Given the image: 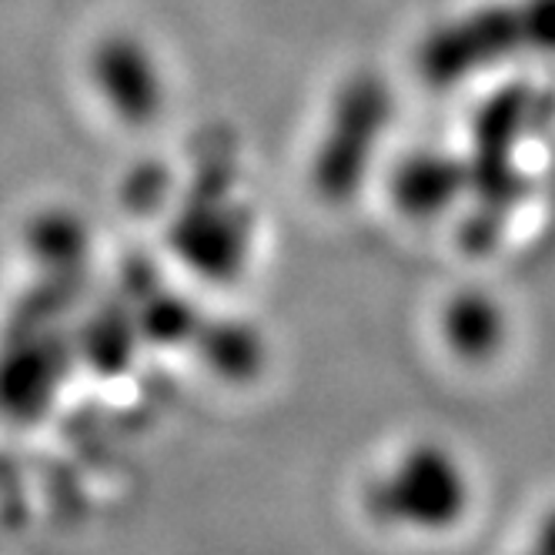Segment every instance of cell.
Instances as JSON below:
<instances>
[{
    "label": "cell",
    "instance_id": "obj_1",
    "mask_svg": "<svg viewBox=\"0 0 555 555\" xmlns=\"http://www.w3.org/2000/svg\"><path fill=\"white\" fill-rule=\"evenodd\" d=\"M369 508L385 526L442 535L455 529L472 508L468 468L442 442H412L372 482Z\"/></svg>",
    "mask_w": 555,
    "mask_h": 555
},
{
    "label": "cell",
    "instance_id": "obj_2",
    "mask_svg": "<svg viewBox=\"0 0 555 555\" xmlns=\"http://www.w3.org/2000/svg\"><path fill=\"white\" fill-rule=\"evenodd\" d=\"M171 245L188 261V268L205 278H215V282H224V278H234L248 261L251 224L242 208L224 205L215 197V202H205L188 218H181Z\"/></svg>",
    "mask_w": 555,
    "mask_h": 555
},
{
    "label": "cell",
    "instance_id": "obj_3",
    "mask_svg": "<svg viewBox=\"0 0 555 555\" xmlns=\"http://www.w3.org/2000/svg\"><path fill=\"white\" fill-rule=\"evenodd\" d=\"M439 332L446 348L468 365H486L505 345L508 319L502 305L482 288L455 292L439 314Z\"/></svg>",
    "mask_w": 555,
    "mask_h": 555
},
{
    "label": "cell",
    "instance_id": "obj_4",
    "mask_svg": "<svg viewBox=\"0 0 555 555\" xmlns=\"http://www.w3.org/2000/svg\"><path fill=\"white\" fill-rule=\"evenodd\" d=\"M462 191V171L442 157H418L395 178V205L409 218L428 221L452 208Z\"/></svg>",
    "mask_w": 555,
    "mask_h": 555
},
{
    "label": "cell",
    "instance_id": "obj_5",
    "mask_svg": "<svg viewBox=\"0 0 555 555\" xmlns=\"http://www.w3.org/2000/svg\"><path fill=\"white\" fill-rule=\"evenodd\" d=\"M205 354L208 362L234 378V382H245L251 375H258L261 362H264V345L258 341V335L248 325H215L205 335Z\"/></svg>",
    "mask_w": 555,
    "mask_h": 555
},
{
    "label": "cell",
    "instance_id": "obj_6",
    "mask_svg": "<svg viewBox=\"0 0 555 555\" xmlns=\"http://www.w3.org/2000/svg\"><path fill=\"white\" fill-rule=\"evenodd\" d=\"M526 555H555V508L542 519V526H539V532H535Z\"/></svg>",
    "mask_w": 555,
    "mask_h": 555
}]
</instances>
